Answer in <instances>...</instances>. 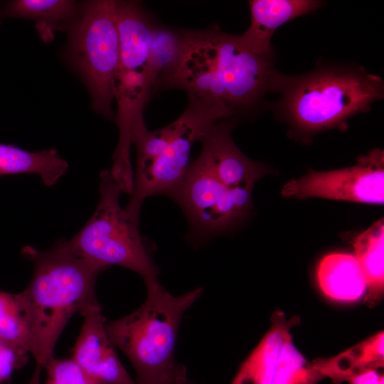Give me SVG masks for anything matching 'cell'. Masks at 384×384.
Masks as SVG:
<instances>
[{
	"instance_id": "obj_1",
	"label": "cell",
	"mask_w": 384,
	"mask_h": 384,
	"mask_svg": "<svg viewBox=\"0 0 384 384\" xmlns=\"http://www.w3.org/2000/svg\"><path fill=\"white\" fill-rule=\"evenodd\" d=\"M181 62L166 88L185 90L225 119L255 111L272 92L274 57L247 48L239 35L219 28L186 31Z\"/></svg>"
},
{
	"instance_id": "obj_2",
	"label": "cell",
	"mask_w": 384,
	"mask_h": 384,
	"mask_svg": "<svg viewBox=\"0 0 384 384\" xmlns=\"http://www.w3.org/2000/svg\"><path fill=\"white\" fill-rule=\"evenodd\" d=\"M21 254L34 265L31 282L20 294L31 330V353L36 363L29 384H40L41 371L53 357L69 319L99 303L95 284L105 269L78 255L66 240L45 250L26 245Z\"/></svg>"
},
{
	"instance_id": "obj_3",
	"label": "cell",
	"mask_w": 384,
	"mask_h": 384,
	"mask_svg": "<svg viewBox=\"0 0 384 384\" xmlns=\"http://www.w3.org/2000/svg\"><path fill=\"white\" fill-rule=\"evenodd\" d=\"M144 279L145 302L128 315L105 322L107 336L131 362L137 384H186V370L174 356L178 331L184 312L203 288L175 296L157 277Z\"/></svg>"
},
{
	"instance_id": "obj_4",
	"label": "cell",
	"mask_w": 384,
	"mask_h": 384,
	"mask_svg": "<svg viewBox=\"0 0 384 384\" xmlns=\"http://www.w3.org/2000/svg\"><path fill=\"white\" fill-rule=\"evenodd\" d=\"M272 92L281 95L277 112L294 128L313 133L335 127L368 110L383 97L384 83L380 76L358 65H320L296 76L276 70Z\"/></svg>"
},
{
	"instance_id": "obj_5",
	"label": "cell",
	"mask_w": 384,
	"mask_h": 384,
	"mask_svg": "<svg viewBox=\"0 0 384 384\" xmlns=\"http://www.w3.org/2000/svg\"><path fill=\"white\" fill-rule=\"evenodd\" d=\"M100 177L96 209L84 227L66 240L68 245L80 257L105 270L117 265L144 279L157 277L159 270L140 234L139 220L121 207V191L110 170L102 171Z\"/></svg>"
},
{
	"instance_id": "obj_6",
	"label": "cell",
	"mask_w": 384,
	"mask_h": 384,
	"mask_svg": "<svg viewBox=\"0 0 384 384\" xmlns=\"http://www.w3.org/2000/svg\"><path fill=\"white\" fill-rule=\"evenodd\" d=\"M114 5L112 0L80 4L67 46L68 60L88 90L92 110L111 120H115L112 100L120 63Z\"/></svg>"
},
{
	"instance_id": "obj_7",
	"label": "cell",
	"mask_w": 384,
	"mask_h": 384,
	"mask_svg": "<svg viewBox=\"0 0 384 384\" xmlns=\"http://www.w3.org/2000/svg\"><path fill=\"white\" fill-rule=\"evenodd\" d=\"M252 191L224 185L196 158L182 181L166 195L183 210L196 236L205 240L244 219L250 208Z\"/></svg>"
},
{
	"instance_id": "obj_8",
	"label": "cell",
	"mask_w": 384,
	"mask_h": 384,
	"mask_svg": "<svg viewBox=\"0 0 384 384\" xmlns=\"http://www.w3.org/2000/svg\"><path fill=\"white\" fill-rule=\"evenodd\" d=\"M181 127L164 151L150 166L134 175L133 191L124 208L133 218L139 220L144 200L158 194H167L183 178L190 165L189 156L193 143L200 141L208 127L218 118L201 105L189 102L179 117Z\"/></svg>"
},
{
	"instance_id": "obj_9",
	"label": "cell",
	"mask_w": 384,
	"mask_h": 384,
	"mask_svg": "<svg viewBox=\"0 0 384 384\" xmlns=\"http://www.w3.org/2000/svg\"><path fill=\"white\" fill-rule=\"evenodd\" d=\"M283 196L324 198L350 202L383 204L384 151L375 149L358 159L356 165L329 171L309 170L282 188Z\"/></svg>"
},
{
	"instance_id": "obj_10",
	"label": "cell",
	"mask_w": 384,
	"mask_h": 384,
	"mask_svg": "<svg viewBox=\"0 0 384 384\" xmlns=\"http://www.w3.org/2000/svg\"><path fill=\"white\" fill-rule=\"evenodd\" d=\"M234 125L233 119L212 123L200 139L202 149L197 159L228 187L252 191L257 181L267 174V169L247 157L235 144L232 138Z\"/></svg>"
},
{
	"instance_id": "obj_11",
	"label": "cell",
	"mask_w": 384,
	"mask_h": 384,
	"mask_svg": "<svg viewBox=\"0 0 384 384\" xmlns=\"http://www.w3.org/2000/svg\"><path fill=\"white\" fill-rule=\"evenodd\" d=\"M81 315L84 319L73 348V359L97 384H137L107 336L100 304L89 307Z\"/></svg>"
},
{
	"instance_id": "obj_12",
	"label": "cell",
	"mask_w": 384,
	"mask_h": 384,
	"mask_svg": "<svg viewBox=\"0 0 384 384\" xmlns=\"http://www.w3.org/2000/svg\"><path fill=\"white\" fill-rule=\"evenodd\" d=\"M323 3L315 0H252L249 1L250 23L239 35L242 43L258 54L274 57L271 38L282 25L317 10Z\"/></svg>"
},
{
	"instance_id": "obj_13",
	"label": "cell",
	"mask_w": 384,
	"mask_h": 384,
	"mask_svg": "<svg viewBox=\"0 0 384 384\" xmlns=\"http://www.w3.org/2000/svg\"><path fill=\"white\" fill-rule=\"evenodd\" d=\"M114 18L119 44L118 73L144 70L156 23L137 1H115Z\"/></svg>"
},
{
	"instance_id": "obj_14",
	"label": "cell",
	"mask_w": 384,
	"mask_h": 384,
	"mask_svg": "<svg viewBox=\"0 0 384 384\" xmlns=\"http://www.w3.org/2000/svg\"><path fill=\"white\" fill-rule=\"evenodd\" d=\"M300 318H287L277 309L271 326L259 343L242 363L230 384H276L281 348Z\"/></svg>"
},
{
	"instance_id": "obj_15",
	"label": "cell",
	"mask_w": 384,
	"mask_h": 384,
	"mask_svg": "<svg viewBox=\"0 0 384 384\" xmlns=\"http://www.w3.org/2000/svg\"><path fill=\"white\" fill-rule=\"evenodd\" d=\"M80 9L70 0H13L0 7V16L32 21L41 39L50 42L56 32L69 30Z\"/></svg>"
},
{
	"instance_id": "obj_16",
	"label": "cell",
	"mask_w": 384,
	"mask_h": 384,
	"mask_svg": "<svg viewBox=\"0 0 384 384\" xmlns=\"http://www.w3.org/2000/svg\"><path fill=\"white\" fill-rule=\"evenodd\" d=\"M317 278L321 291L339 302H354L367 292L363 272L355 255L332 253L319 262Z\"/></svg>"
},
{
	"instance_id": "obj_17",
	"label": "cell",
	"mask_w": 384,
	"mask_h": 384,
	"mask_svg": "<svg viewBox=\"0 0 384 384\" xmlns=\"http://www.w3.org/2000/svg\"><path fill=\"white\" fill-rule=\"evenodd\" d=\"M314 367L332 384H341L353 374L384 364V333L381 331L338 355L312 361Z\"/></svg>"
},
{
	"instance_id": "obj_18",
	"label": "cell",
	"mask_w": 384,
	"mask_h": 384,
	"mask_svg": "<svg viewBox=\"0 0 384 384\" xmlns=\"http://www.w3.org/2000/svg\"><path fill=\"white\" fill-rule=\"evenodd\" d=\"M356 257L363 272L368 307L378 304L384 292V220L381 218L361 233L353 242Z\"/></svg>"
},
{
	"instance_id": "obj_19",
	"label": "cell",
	"mask_w": 384,
	"mask_h": 384,
	"mask_svg": "<svg viewBox=\"0 0 384 384\" xmlns=\"http://www.w3.org/2000/svg\"><path fill=\"white\" fill-rule=\"evenodd\" d=\"M186 38V31L156 24L144 68L152 83L154 92L166 88L181 62Z\"/></svg>"
},
{
	"instance_id": "obj_20",
	"label": "cell",
	"mask_w": 384,
	"mask_h": 384,
	"mask_svg": "<svg viewBox=\"0 0 384 384\" xmlns=\"http://www.w3.org/2000/svg\"><path fill=\"white\" fill-rule=\"evenodd\" d=\"M0 340L24 353H31V330L20 293L0 290Z\"/></svg>"
},
{
	"instance_id": "obj_21",
	"label": "cell",
	"mask_w": 384,
	"mask_h": 384,
	"mask_svg": "<svg viewBox=\"0 0 384 384\" xmlns=\"http://www.w3.org/2000/svg\"><path fill=\"white\" fill-rule=\"evenodd\" d=\"M44 369L47 377L45 384H97L90 378L73 359L54 356Z\"/></svg>"
},
{
	"instance_id": "obj_22",
	"label": "cell",
	"mask_w": 384,
	"mask_h": 384,
	"mask_svg": "<svg viewBox=\"0 0 384 384\" xmlns=\"http://www.w3.org/2000/svg\"><path fill=\"white\" fill-rule=\"evenodd\" d=\"M29 157L26 150L0 143V175L26 174Z\"/></svg>"
},
{
	"instance_id": "obj_23",
	"label": "cell",
	"mask_w": 384,
	"mask_h": 384,
	"mask_svg": "<svg viewBox=\"0 0 384 384\" xmlns=\"http://www.w3.org/2000/svg\"><path fill=\"white\" fill-rule=\"evenodd\" d=\"M27 354L0 340V378L8 383L14 370L26 363Z\"/></svg>"
},
{
	"instance_id": "obj_24",
	"label": "cell",
	"mask_w": 384,
	"mask_h": 384,
	"mask_svg": "<svg viewBox=\"0 0 384 384\" xmlns=\"http://www.w3.org/2000/svg\"><path fill=\"white\" fill-rule=\"evenodd\" d=\"M384 364L375 365L362 370L348 378L349 384H384Z\"/></svg>"
},
{
	"instance_id": "obj_25",
	"label": "cell",
	"mask_w": 384,
	"mask_h": 384,
	"mask_svg": "<svg viewBox=\"0 0 384 384\" xmlns=\"http://www.w3.org/2000/svg\"><path fill=\"white\" fill-rule=\"evenodd\" d=\"M4 383L3 382V380H1V378H0V384H4Z\"/></svg>"
},
{
	"instance_id": "obj_26",
	"label": "cell",
	"mask_w": 384,
	"mask_h": 384,
	"mask_svg": "<svg viewBox=\"0 0 384 384\" xmlns=\"http://www.w3.org/2000/svg\"><path fill=\"white\" fill-rule=\"evenodd\" d=\"M1 20H2V18L0 17V22H1Z\"/></svg>"
},
{
	"instance_id": "obj_27",
	"label": "cell",
	"mask_w": 384,
	"mask_h": 384,
	"mask_svg": "<svg viewBox=\"0 0 384 384\" xmlns=\"http://www.w3.org/2000/svg\"><path fill=\"white\" fill-rule=\"evenodd\" d=\"M191 384H192V383H191Z\"/></svg>"
}]
</instances>
